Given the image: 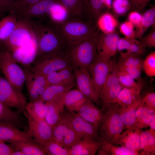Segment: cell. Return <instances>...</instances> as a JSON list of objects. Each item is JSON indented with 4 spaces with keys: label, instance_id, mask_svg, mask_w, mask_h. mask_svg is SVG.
<instances>
[{
    "label": "cell",
    "instance_id": "30",
    "mask_svg": "<svg viewBox=\"0 0 155 155\" xmlns=\"http://www.w3.org/2000/svg\"><path fill=\"white\" fill-rule=\"evenodd\" d=\"M10 143L14 150H20L25 155H46L42 147L33 142L19 141Z\"/></svg>",
    "mask_w": 155,
    "mask_h": 155
},
{
    "label": "cell",
    "instance_id": "17",
    "mask_svg": "<svg viewBox=\"0 0 155 155\" xmlns=\"http://www.w3.org/2000/svg\"><path fill=\"white\" fill-rule=\"evenodd\" d=\"M58 0H40L15 14L18 18L32 20L39 18L48 14L52 8L57 3Z\"/></svg>",
    "mask_w": 155,
    "mask_h": 155
},
{
    "label": "cell",
    "instance_id": "39",
    "mask_svg": "<svg viewBox=\"0 0 155 155\" xmlns=\"http://www.w3.org/2000/svg\"><path fill=\"white\" fill-rule=\"evenodd\" d=\"M42 147L46 155H69L70 148L52 140L47 142Z\"/></svg>",
    "mask_w": 155,
    "mask_h": 155
},
{
    "label": "cell",
    "instance_id": "7",
    "mask_svg": "<svg viewBox=\"0 0 155 155\" xmlns=\"http://www.w3.org/2000/svg\"><path fill=\"white\" fill-rule=\"evenodd\" d=\"M115 63L111 59L105 60L98 55L89 67L88 73L99 99L103 85L108 75L113 71Z\"/></svg>",
    "mask_w": 155,
    "mask_h": 155
},
{
    "label": "cell",
    "instance_id": "58",
    "mask_svg": "<svg viewBox=\"0 0 155 155\" xmlns=\"http://www.w3.org/2000/svg\"><path fill=\"white\" fill-rule=\"evenodd\" d=\"M149 126L150 127V129L155 131V115L151 121Z\"/></svg>",
    "mask_w": 155,
    "mask_h": 155
},
{
    "label": "cell",
    "instance_id": "55",
    "mask_svg": "<svg viewBox=\"0 0 155 155\" xmlns=\"http://www.w3.org/2000/svg\"><path fill=\"white\" fill-rule=\"evenodd\" d=\"M14 150L10 145L0 140V155H12Z\"/></svg>",
    "mask_w": 155,
    "mask_h": 155
},
{
    "label": "cell",
    "instance_id": "4",
    "mask_svg": "<svg viewBox=\"0 0 155 155\" xmlns=\"http://www.w3.org/2000/svg\"><path fill=\"white\" fill-rule=\"evenodd\" d=\"M65 56L73 67L88 72L90 66L98 56L95 36L69 45Z\"/></svg>",
    "mask_w": 155,
    "mask_h": 155
},
{
    "label": "cell",
    "instance_id": "46",
    "mask_svg": "<svg viewBox=\"0 0 155 155\" xmlns=\"http://www.w3.org/2000/svg\"><path fill=\"white\" fill-rule=\"evenodd\" d=\"M154 134H155V131L150 129L141 132L140 136L139 150L140 155H142L143 151Z\"/></svg>",
    "mask_w": 155,
    "mask_h": 155
},
{
    "label": "cell",
    "instance_id": "53",
    "mask_svg": "<svg viewBox=\"0 0 155 155\" xmlns=\"http://www.w3.org/2000/svg\"><path fill=\"white\" fill-rule=\"evenodd\" d=\"M142 18V16L140 13L137 11H132L129 13L128 20L134 26L137 28L141 24Z\"/></svg>",
    "mask_w": 155,
    "mask_h": 155
},
{
    "label": "cell",
    "instance_id": "56",
    "mask_svg": "<svg viewBox=\"0 0 155 155\" xmlns=\"http://www.w3.org/2000/svg\"><path fill=\"white\" fill-rule=\"evenodd\" d=\"M16 0H0V7L9 12L12 3Z\"/></svg>",
    "mask_w": 155,
    "mask_h": 155
},
{
    "label": "cell",
    "instance_id": "44",
    "mask_svg": "<svg viewBox=\"0 0 155 155\" xmlns=\"http://www.w3.org/2000/svg\"><path fill=\"white\" fill-rule=\"evenodd\" d=\"M112 7L117 16H122L130 10L131 5L129 0H113Z\"/></svg>",
    "mask_w": 155,
    "mask_h": 155
},
{
    "label": "cell",
    "instance_id": "1",
    "mask_svg": "<svg viewBox=\"0 0 155 155\" xmlns=\"http://www.w3.org/2000/svg\"><path fill=\"white\" fill-rule=\"evenodd\" d=\"M31 22L37 42L35 60L55 55H65L69 45L55 25L49 21L45 24L32 20Z\"/></svg>",
    "mask_w": 155,
    "mask_h": 155
},
{
    "label": "cell",
    "instance_id": "11",
    "mask_svg": "<svg viewBox=\"0 0 155 155\" xmlns=\"http://www.w3.org/2000/svg\"><path fill=\"white\" fill-rule=\"evenodd\" d=\"M120 37L116 31L108 33L98 32L95 38L98 56L104 59H110L117 51Z\"/></svg>",
    "mask_w": 155,
    "mask_h": 155
},
{
    "label": "cell",
    "instance_id": "3",
    "mask_svg": "<svg viewBox=\"0 0 155 155\" xmlns=\"http://www.w3.org/2000/svg\"><path fill=\"white\" fill-rule=\"evenodd\" d=\"M51 22L57 28L69 45L95 37L98 32L96 26L89 21L68 19L59 24Z\"/></svg>",
    "mask_w": 155,
    "mask_h": 155
},
{
    "label": "cell",
    "instance_id": "9",
    "mask_svg": "<svg viewBox=\"0 0 155 155\" xmlns=\"http://www.w3.org/2000/svg\"><path fill=\"white\" fill-rule=\"evenodd\" d=\"M62 115L68 121L78 137L81 139L90 138L101 142L98 128L85 120L75 112L64 111Z\"/></svg>",
    "mask_w": 155,
    "mask_h": 155
},
{
    "label": "cell",
    "instance_id": "34",
    "mask_svg": "<svg viewBox=\"0 0 155 155\" xmlns=\"http://www.w3.org/2000/svg\"><path fill=\"white\" fill-rule=\"evenodd\" d=\"M90 21L96 26L97 20L104 12L102 0H83Z\"/></svg>",
    "mask_w": 155,
    "mask_h": 155
},
{
    "label": "cell",
    "instance_id": "36",
    "mask_svg": "<svg viewBox=\"0 0 155 155\" xmlns=\"http://www.w3.org/2000/svg\"><path fill=\"white\" fill-rule=\"evenodd\" d=\"M118 25L116 18L111 13L105 12L99 18L96 23V26L101 32L108 33L115 31Z\"/></svg>",
    "mask_w": 155,
    "mask_h": 155
},
{
    "label": "cell",
    "instance_id": "14",
    "mask_svg": "<svg viewBox=\"0 0 155 155\" xmlns=\"http://www.w3.org/2000/svg\"><path fill=\"white\" fill-rule=\"evenodd\" d=\"M73 71L78 89L97 106L100 107V99L96 94L92 78L89 73L76 67H73Z\"/></svg>",
    "mask_w": 155,
    "mask_h": 155
},
{
    "label": "cell",
    "instance_id": "41",
    "mask_svg": "<svg viewBox=\"0 0 155 155\" xmlns=\"http://www.w3.org/2000/svg\"><path fill=\"white\" fill-rule=\"evenodd\" d=\"M20 119L19 113L0 102V121L13 125L19 123Z\"/></svg>",
    "mask_w": 155,
    "mask_h": 155
},
{
    "label": "cell",
    "instance_id": "2",
    "mask_svg": "<svg viewBox=\"0 0 155 155\" xmlns=\"http://www.w3.org/2000/svg\"><path fill=\"white\" fill-rule=\"evenodd\" d=\"M100 109L102 116L98 128L100 141L118 145L119 137L125 129L120 114V106L114 102Z\"/></svg>",
    "mask_w": 155,
    "mask_h": 155
},
{
    "label": "cell",
    "instance_id": "26",
    "mask_svg": "<svg viewBox=\"0 0 155 155\" xmlns=\"http://www.w3.org/2000/svg\"><path fill=\"white\" fill-rule=\"evenodd\" d=\"M142 103V96L140 94L132 104L126 106H120V114L125 128L127 129L133 126L135 121L136 111Z\"/></svg>",
    "mask_w": 155,
    "mask_h": 155
},
{
    "label": "cell",
    "instance_id": "40",
    "mask_svg": "<svg viewBox=\"0 0 155 155\" xmlns=\"http://www.w3.org/2000/svg\"><path fill=\"white\" fill-rule=\"evenodd\" d=\"M49 21L55 24L62 23L69 19L68 12L61 4H56L50 10L48 14Z\"/></svg>",
    "mask_w": 155,
    "mask_h": 155
},
{
    "label": "cell",
    "instance_id": "16",
    "mask_svg": "<svg viewBox=\"0 0 155 155\" xmlns=\"http://www.w3.org/2000/svg\"><path fill=\"white\" fill-rule=\"evenodd\" d=\"M122 88L116 74L113 71L108 76L102 88L100 98V108L113 103Z\"/></svg>",
    "mask_w": 155,
    "mask_h": 155
},
{
    "label": "cell",
    "instance_id": "19",
    "mask_svg": "<svg viewBox=\"0 0 155 155\" xmlns=\"http://www.w3.org/2000/svg\"><path fill=\"white\" fill-rule=\"evenodd\" d=\"M77 112L81 118L98 128L102 118V110L91 101L86 102Z\"/></svg>",
    "mask_w": 155,
    "mask_h": 155
},
{
    "label": "cell",
    "instance_id": "6",
    "mask_svg": "<svg viewBox=\"0 0 155 155\" xmlns=\"http://www.w3.org/2000/svg\"><path fill=\"white\" fill-rule=\"evenodd\" d=\"M37 42L31 20L19 18L15 30L3 43L5 48L11 52L19 48Z\"/></svg>",
    "mask_w": 155,
    "mask_h": 155
},
{
    "label": "cell",
    "instance_id": "28",
    "mask_svg": "<svg viewBox=\"0 0 155 155\" xmlns=\"http://www.w3.org/2000/svg\"><path fill=\"white\" fill-rule=\"evenodd\" d=\"M89 100L78 89H76L67 92L64 98L65 106L68 110L74 112H77Z\"/></svg>",
    "mask_w": 155,
    "mask_h": 155
},
{
    "label": "cell",
    "instance_id": "24",
    "mask_svg": "<svg viewBox=\"0 0 155 155\" xmlns=\"http://www.w3.org/2000/svg\"><path fill=\"white\" fill-rule=\"evenodd\" d=\"M58 1L59 3L63 6L67 10L69 19L90 22L83 0H58Z\"/></svg>",
    "mask_w": 155,
    "mask_h": 155
},
{
    "label": "cell",
    "instance_id": "12",
    "mask_svg": "<svg viewBox=\"0 0 155 155\" xmlns=\"http://www.w3.org/2000/svg\"><path fill=\"white\" fill-rule=\"evenodd\" d=\"M24 113L28 123L29 128L27 132L34 142L42 147L47 142L52 140V129L45 120H35L29 116L25 111Z\"/></svg>",
    "mask_w": 155,
    "mask_h": 155
},
{
    "label": "cell",
    "instance_id": "57",
    "mask_svg": "<svg viewBox=\"0 0 155 155\" xmlns=\"http://www.w3.org/2000/svg\"><path fill=\"white\" fill-rule=\"evenodd\" d=\"M105 7L108 9L112 8V4L113 0H102Z\"/></svg>",
    "mask_w": 155,
    "mask_h": 155
},
{
    "label": "cell",
    "instance_id": "37",
    "mask_svg": "<svg viewBox=\"0 0 155 155\" xmlns=\"http://www.w3.org/2000/svg\"><path fill=\"white\" fill-rule=\"evenodd\" d=\"M155 7L146 11L142 16L141 24L135 31V38H141L151 26H155Z\"/></svg>",
    "mask_w": 155,
    "mask_h": 155
},
{
    "label": "cell",
    "instance_id": "45",
    "mask_svg": "<svg viewBox=\"0 0 155 155\" xmlns=\"http://www.w3.org/2000/svg\"><path fill=\"white\" fill-rule=\"evenodd\" d=\"M40 0H16L12 3L9 13H16L36 3Z\"/></svg>",
    "mask_w": 155,
    "mask_h": 155
},
{
    "label": "cell",
    "instance_id": "25",
    "mask_svg": "<svg viewBox=\"0 0 155 155\" xmlns=\"http://www.w3.org/2000/svg\"><path fill=\"white\" fill-rule=\"evenodd\" d=\"M142 131L140 129L133 127L127 129L121 133L118 145L139 151L140 136Z\"/></svg>",
    "mask_w": 155,
    "mask_h": 155
},
{
    "label": "cell",
    "instance_id": "43",
    "mask_svg": "<svg viewBox=\"0 0 155 155\" xmlns=\"http://www.w3.org/2000/svg\"><path fill=\"white\" fill-rule=\"evenodd\" d=\"M142 69L147 75L155 76V51L151 52L143 61Z\"/></svg>",
    "mask_w": 155,
    "mask_h": 155
},
{
    "label": "cell",
    "instance_id": "47",
    "mask_svg": "<svg viewBox=\"0 0 155 155\" xmlns=\"http://www.w3.org/2000/svg\"><path fill=\"white\" fill-rule=\"evenodd\" d=\"M134 26L129 21H126L121 24L119 27L120 32L126 37L135 38Z\"/></svg>",
    "mask_w": 155,
    "mask_h": 155
},
{
    "label": "cell",
    "instance_id": "48",
    "mask_svg": "<svg viewBox=\"0 0 155 155\" xmlns=\"http://www.w3.org/2000/svg\"><path fill=\"white\" fill-rule=\"evenodd\" d=\"M155 115V110H151L145 117L135 124L133 127L140 129L147 127L149 126L151 121Z\"/></svg>",
    "mask_w": 155,
    "mask_h": 155
},
{
    "label": "cell",
    "instance_id": "54",
    "mask_svg": "<svg viewBox=\"0 0 155 155\" xmlns=\"http://www.w3.org/2000/svg\"><path fill=\"white\" fill-rule=\"evenodd\" d=\"M151 110L152 109L146 106L142 102L136 111L135 121L134 124L145 117Z\"/></svg>",
    "mask_w": 155,
    "mask_h": 155
},
{
    "label": "cell",
    "instance_id": "10",
    "mask_svg": "<svg viewBox=\"0 0 155 155\" xmlns=\"http://www.w3.org/2000/svg\"><path fill=\"white\" fill-rule=\"evenodd\" d=\"M29 69L35 73L45 77L53 72L69 67H73L65 55H55L36 60Z\"/></svg>",
    "mask_w": 155,
    "mask_h": 155
},
{
    "label": "cell",
    "instance_id": "51",
    "mask_svg": "<svg viewBox=\"0 0 155 155\" xmlns=\"http://www.w3.org/2000/svg\"><path fill=\"white\" fill-rule=\"evenodd\" d=\"M116 65L118 67L126 71L134 79L138 81L142 79L141 76L142 68L132 66L119 67L117 64Z\"/></svg>",
    "mask_w": 155,
    "mask_h": 155
},
{
    "label": "cell",
    "instance_id": "22",
    "mask_svg": "<svg viewBox=\"0 0 155 155\" xmlns=\"http://www.w3.org/2000/svg\"><path fill=\"white\" fill-rule=\"evenodd\" d=\"M101 144L91 138L82 139L70 148L69 155H95Z\"/></svg>",
    "mask_w": 155,
    "mask_h": 155
},
{
    "label": "cell",
    "instance_id": "21",
    "mask_svg": "<svg viewBox=\"0 0 155 155\" xmlns=\"http://www.w3.org/2000/svg\"><path fill=\"white\" fill-rule=\"evenodd\" d=\"M11 53L18 63L21 64L25 68H28L29 66L36 59L37 42L19 48Z\"/></svg>",
    "mask_w": 155,
    "mask_h": 155
},
{
    "label": "cell",
    "instance_id": "60",
    "mask_svg": "<svg viewBox=\"0 0 155 155\" xmlns=\"http://www.w3.org/2000/svg\"><path fill=\"white\" fill-rule=\"evenodd\" d=\"M12 155H25L24 153L20 150H15L12 153Z\"/></svg>",
    "mask_w": 155,
    "mask_h": 155
},
{
    "label": "cell",
    "instance_id": "33",
    "mask_svg": "<svg viewBox=\"0 0 155 155\" xmlns=\"http://www.w3.org/2000/svg\"><path fill=\"white\" fill-rule=\"evenodd\" d=\"M18 18L15 14L4 17L0 20V40L4 42L10 36L15 30Z\"/></svg>",
    "mask_w": 155,
    "mask_h": 155
},
{
    "label": "cell",
    "instance_id": "18",
    "mask_svg": "<svg viewBox=\"0 0 155 155\" xmlns=\"http://www.w3.org/2000/svg\"><path fill=\"white\" fill-rule=\"evenodd\" d=\"M73 68H65L50 73L46 77V85L76 86Z\"/></svg>",
    "mask_w": 155,
    "mask_h": 155
},
{
    "label": "cell",
    "instance_id": "23",
    "mask_svg": "<svg viewBox=\"0 0 155 155\" xmlns=\"http://www.w3.org/2000/svg\"><path fill=\"white\" fill-rule=\"evenodd\" d=\"M142 79L137 81L135 86L122 88L113 103H117L120 106H126L134 102L140 95L143 87Z\"/></svg>",
    "mask_w": 155,
    "mask_h": 155
},
{
    "label": "cell",
    "instance_id": "20",
    "mask_svg": "<svg viewBox=\"0 0 155 155\" xmlns=\"http://www.w3.org/2000/svg\"><path fill=\"white\" fill-rule=\"evenodd\" d=\"M0 140L9 143L19 141L34 142L27 132L21 131L13 125L5 122L0 123Z\"/></svg>",
    "mask_w": 155,
    "mask_h": 155
},
{
    "label": "cell",
    "instance_id": "27",
    "mask_svg": "<svg viewBox=\"0 0 155 155\" xmlns=\"http://www.w3.org/2000/svg\"><path fill=\"white\" fill-rule=\"evenodd\" d=\"M64 98L45 102L47 106V111L45 120L52 129L60 120L64 111Z\"/></svg>",
    "mask_w": 155,
    "mask_h": 155
},
{
    "label": "cell",
    "instance_id": "59",
    "mask_svg": "<svg viewBox=\"0 0 155 155\" xmlns=\"http://www.w3.org/2000/svg\"><path fill=\"white\" fill-rule=\"evenodd\" d=\"M7 11L3 8L0 7V20L4 17V15Z\"/></svg>",
    "mask_w": 155,
    "mask_h": 155
},
{
    "label": "cell",
    "instance_id": "35",
    "mask_svg": "<svg viewBox=\"0 0 155 155\" xmlns=\"http://www.w3.org/2000/svg\"><path fill=\"white\" fill-rule=\"evenodd\" d=\"M27 114L37 120H45L47 111L46 103L40 100L27 103L25 109Z\"/></svg>",
    "mask_w": 155,
    "mask_h": 155
},
{
    "label": "cell",
    "instance_id": "13",
    "mask_svg": "<svg viewBox=\"0 0 155 155\" xmlns=\"http://www.w3.org/2000/svg\"><path fill=\"white\" fill-rule=\"evenodd\" d=\"M52 140L70 148L81 139L62 115L60 120L52 129Z\"/></svg>",
    "mask_w": 155,
    "mask_h": 155
},
{
    "label": "cell",
    "instance_id": "52",
    "mask_svg": "<svg viewBox=\"0 0 155 155\" xmlns=\"http://www.w3.org/2000/svg\"><path fill=\"white\" fill-rule=\"evenodd\" d=\"M142 102L146 106L152 110H155V93L153 92L146 93L142 96Z\"/></svg>",
    "mask_w": 155,
    "mask_h": 155
},
{
    "label": "cell",
    "instance_id": "32",
    "mask_svg": "<svg viewBox=\"0 0 155 155\" xmlns=\"http://www.w3.org/2000/svg\"><path fill=\"white\" fill-rule=\"evenodd\" d=\"M125 49L126 50L127 52L141 56L145 53L146 47L135 38L120 37L117 51H121Z\"/></svg>",
    "mask_w": 155,
    "mask_h": 155
},
{
    "label": "cell",
    "instance_id": "31",
    "mask_svg": "<svg viewBox=\"0 0 155 155\" xmlns=\"http://www.w3.org/2000/svg\"><path fill=\"white\" fill-rule=\"evenodd\" d=\"M108 143H102L97 152L98 155H138V151Z\"/></svg>",
    "mask_w": 155,
    "mask_h": 155
},
{
    "label": "cell",
    "instance_id": "49",
    "mask_svg": "<svg viewBox=\"0 0 155 155\" xmlns=\"http://www.w3.org/2000/svg\"><path fill=\"white\" fill-rule=\"evenodd\" d=\"M151 0H129L130 5L131 11H137L142 13L148 3Z\"/></svg>",
    "mask_w": 155,
    "mask_h": 155
},
{
    "label": "cell",
    "instance_id": "38",
    "mask_svg": "<svg viewBox=\"0 0 155 155\" xmlns=\"http://www.w3.org/2000/svg\"><path fill=\"white\" fill-rule=\"evenodd\" d=\"M120 58L117 65L119 67L135 66L142 68L143 60L141 56L126 51H120Z\"/></svg>",
    "mask_w": 155,
    "mask_h": 155
},
{
    "label": "cell",
    "instance_id": "15",
    "mask_svg": "<svg viewBox=\"0 0 155 155\" xmlns=\"http://www.w3.org/2000/svg\"><path fill=\"white\" fill-rule=\"evenodd\" d=\"M24 70L30 101L39 100L46 87V77L33 73L28 68H25Z\"/></svg>",
    "mask_w": 155,
    "mask_h": 155
},
{
    "label": "cell",
    "instance_id": "50",
    "mask_svg": "<svg viewBox=\"0 0 155 155\" xmlns=\"http://www.w3.org/2000/svg\"><path fill=\"white\" fill-rule=\"evenodd\" d=\"M139 41L145 47H155V30H153L150 33L139 39Z\"/></svg>",
    "mask_w": 155,
    "mask_h": 155
},
{
    "label": "cell",
    "instance_id": "8",
    "mask_svg": "<svg viewBox=\"0 0 155 155\" xmlns=\"http://www.w3.org/2000/svg\"><path fill=\"white\" fill-rule=\"evenodd\" d=\"M0 102L9 108L24 111L27 104L26 98L0 73Z\"/></svg>",
    "mask_w": 155,
    "mask_h": 155
},
{
    "label": "cell",
    "instance_id": "5",
    "mask_svg": "<svg viewBox=\"0 0 155 155\" xmlns=\"http://www.w3.org/2000/svg\"><path fill=\"white\" fill-rule=\"evenodd\" d=\"M17 63L6 48L0 51V70L5 78L17 90L22 93L25 83V74L24 69Z\"/></svg>",
    "mask_w": 155,
    "mask_h": 155
},
{
    "label": "cell",
    "instance_id": "29",
    "mask_svg": "<svg viewBox=\"0 0 155 155\" xmlns=\"http://www.w3.org/2000/svg\"><path fill=\"white\" fill-rule=\"evenodd\" d=\"M73 86H63L58 85L48 86L41 96L40 100L45 102L58 100L64 98L66 93Z\"/></svg>",
    "mask_w": 155,
    "mask_h": 155
},
{
    "label": "cell",
    "instance_id": "42",
    "mask_svg": "<svg viewBox=\"0 0 155 155\" xmlns=\"http://www.w3.org/2000/svg\"><path fill=\"white\" fill-rule=\"evenodd\" d=\"M113 71L116 74L119 83L122 88L133 87L137 84L135 80L124 69L118 67L115 63Z\"/></svg>",
    "mask_w": 155,
    "mask_h": 155
}]
</instances>
